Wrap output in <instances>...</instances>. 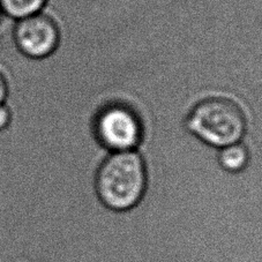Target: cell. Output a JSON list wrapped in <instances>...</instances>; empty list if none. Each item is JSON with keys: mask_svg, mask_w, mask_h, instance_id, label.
Returning a JSON list of instances; mask_svg holds the SVG:
<instances>
[{"mask_svg": "<svg viewBox=\"0 0 262 262\" xmlns=\"http://www.w3.org/2000/svg\"><path fill=\"white\" fill-rule=\"evenodd\" d=\"M146 161L139 150L109 152L98 165L94 191L105 209L117 214L134 210L148 193Z\"/></svg>", "mask_w": 262, "mask_h": 262, "instance_id": "6da1fadb", "label": "cell"}, {"mask_svg": "<svg viewBox=\"0 0 262 262\" xmlns=\"http://www.w3.org/2000/svg\"><path fill=\"white\" fill-rule=\"evenodd\" d=\"M186 127L199 141L217 149L245 140L248 119L245 110L227 96H210L198 102L189 112Z\"/></svg>", "mask_w": 262, "mask_h": 262, "instance_id": "7a4b0ae2", "label": "cell"}, {"mask_svg": "<svg viewBox=\"0 0 262 262\" xmlns=\"http://www.w3.org/2000/svg\"><path fill=\"white\" fill-rule=\"evenodd\" d=\"M94 135L109 152L139 150L144 135V118L137 104L115 98L99 107L93 124Z\"/></svg>", "mask_w": 262, "mask_h": 262, "instance_id": "3957f363", "label": "cell"}, {"mask_svg": "<svg viewBox=\"0 0 262 262\" xmlns=\"http://www.w3.org/2000/svg\"><path fill=\"white\" fill-rule=\"evenodd\" d=\"M12 40L17 53L27 60H43L52 56L60 42V29L48 12L14 22Z\"/></svg>", "mask_w": 262, "mask_h": 262, "instance_id": "277c9868", "label": "cell"}, {"mask_svg": "<svg viewBox=\"0 0 262 262\" xmlns=\"http://www.w3.org/2000/svg\"><path fill=\"white\" fill-rule=\"evenodd\" d=\"M216 161L225 173L237 176L250 168L252 151L245 141L236 142L216 150Z\"/></svg>", "mask_w": 262, "mask_h": 262, "instance_id": "5b68a950", "label": "cell"}, {"mask_svg": "<svg viewBox=\"0 0 262 262\" xmlns=\"http://www.w3.org/2000/svg\"><path fill=\"white\" fill-rule=\"evenodd\" d=\"M49 0H0L3 16L17 21L43 12Z\"/></svg>", "mask_w": 262, "mask_h": 262, "instance_id": "8992f818", "label": "cell"}, {"mask_svg": "<svg viewBox=\"0 0 262 262\" xmlns=\"http://www.w3.org/2000/svg\"><path fill=\"white\" fill-rule=\"evenodd\" d=\"M14 121V112L6 103L0 104V133L5 132L11 127Z\"/></svg>", "mask_w": 262, "mask_h": 262, "instance_id": "52a82bcc", "label": "cell"}, {"mask_svg": "<svg viewBox=\"0 0 262 262\" xmlns=\"http://www.w3.org/2000/svg\"><path fill=\"white\" fill-rule=\"evenodd\" d=\"M10 93H11L10 80H8L6 74L0 70V104L7 102Z\"/></svg>", "mask_w": 262, "mask_h": 262, "instance_id": "ba28073f", "label": "cell"}, {"mask_svg": "<svg viewBox=\"0 0 262 262\" xmlns=\"http://www.w3.org/2000/svg\"><path fill=\"white\" fill-rule=\"evenodd\" d=\"M3 16V14H2V11H0V17H2Z\"/></svg>", "mask_w": 262, "mask_h": 262, "instance_id": "9c48e42d", "label": "cell"}]
</instances>
